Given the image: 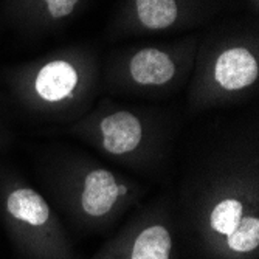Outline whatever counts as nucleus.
<instances>
[{"label":"nucleus","mask_w":259,"mask_h":259,"mask_svg":"<svg viewBox=\"0 0 259 259\" xmlns=\"http://www.w3.org/2000/svg\"><path fill=\"white\" fill-rule=\"evenodd\" d=\"M49 4V11L55 19L68 16L73 11L78 0H45Z\"/></svg>","instance_id":"obj_12"},{"label":"nucleus","mask_w":259,"mask_h":259,"mask_svg":"<svg viewBox=\"0 0 259 259\" xmlns=\"http://www.w3.org/2000/svg\"><path fill=\"white\" fill-rule=\"evenodd\" d=\"M228 245L234 251L247 253L259 245V221L256 218H244L238 227L228 234Z\"/></svg>","instance_id":"obj_9"},{"label":"nucleus","mask_w":259,"mask_h":259,"mask_svg":"<svg viewBox=\"0 0 259 259\" xmlns=\"http://www.w3.org/2000/svg\"><path fill=\"white\" fill-rule=\"evenodd\" d=\"M257 73V62L245 49H230L216 62V79L228 90H238L253 84Z\"/></svg>","instance_id":"obj_1"},{"label":"nucleus","mask_w":259,"mask_h":259,"mask_svg":"<svg viewBox=\"0 0 259 259\" xmlns=\"http://www.w3.org/2000/svg\"><path fill=\"white\" fill-rule=\"evenodd\" d=\"M171 236L160 225L146 228L138 234L131 259H169Z\"/></svg>","instance_id":"obj_6"},{"label":"nucleus","mask_w":259,"mask_h":259,"mask_svg":"<svg viewBox=\"0 0 259 259\" xmlns=\"http://www.w3.org/2000/svg\"><path fill=\"white\" fill-rule=\"evenodd\" d=\"M101 132L106 151L115 155L132 152L141 140V124L137 116L129 112H118L104 118L101 121Z\"/></svg>","instance_id":"obj_2"},{"label":"nucleus","mask_w":259,"mask_h":259,"mask_svg":"<svg viewBox=\"0 0 259 259\" xmlns=\"http://www.w3.org/2000/svg\"><path fill=\"white\" fill-rule=\"evenodd\" d=\"M131 73L138 84H164L174 73L176 67L168 55L155 49L138 52L131 61Z\"/></svg>","instance_id":"obj_4"},{"label":"nucleus","mask_w":259,"mask_h":259,"mask_svg":"<svg viewBox=\"0 0 259 259\" xmlns=\"http://www.w3.org/2000/svg\"><path fill=\"white\" fill-rule=\"evenodd\" d=\"M241 219H242V203L234 199H227L213 209L211 225H213V228L218 233L228 236L238 227Z\"/></svg>","instance_id":"obj_10"},{"label":"nucleus","mask_w":259,"mask_h":259,"mask_svg":"<svg viewBox=\"0 0 259 259\" xmlns=\"http://www.w3.org/2000/svg\"><path fill=\"white\" fill-rule=\"evenodd\" d=\"M118 197V186L116 183L106 188H84L82 193V208L90 216H104L109 213L112 205Z\"/></svg>","instance_id":"obj_8"},{"label":"nucleus","mask_w":259,"mask_h":259,"mask_svg":"<svg viewBox=\"0 0 259 259\" xmlns=\"http://www.w3.org/2000/svg\"><path fill=\"white\" fill-rule=\"evenodd\" d=\"M115 183L113 176L109 171L104 169H97V171H92L84 183V188H106Z\"/></svg>","instance_id":"obj_11"},{"label":"nucleus","mask_w":259,"mask_h":259,"mask_svg":"<svg viewBox=\"0 0 259 259\" xmlns=\"http://www.w3.org/2000/svg\"><path fill=\"white\" fill-rule=\"evenodd\" d=\"M120 194H126V186H118V196Z\"/></svg>","instance_id":"obj_13"},{"label":"nucleus","mask_w":259,"mask_h":259,"mask_svg":"<svg viewBox=\"0 0 259 259\" xmlns=\"http://www.w3.org/2000/svg\"><path fill=\"white\" fill-rule=\"evenodd\" d=\"M76 82L78 75L72 65L65 61H53L39 72L36 90L47 101H59L70 95Z\"/></svg>","instance_id":"obj_3"},{"label":"nucleus","mask_w":259,"mask_h":259,"mask_svg":"<svg viewBox=\"0 0 259 259\" xmlns=\"http://www.w3.org/2000/svg\"><path fill=\"white\" fill-rule=\"evenodd\" d=\"M138 19L151 30L169 27L177 17L174 0H137Z\"/></svg>","instance_id":"obj_7"},{"label":"nucleus","mask_w":259,"mask_h":259,"mask_svg":"<svg viewBox=\"0 0 259 259\" xmlns=\"http://www.w3.org/2000/svg\"><path fill=\"white\" fill-rule=\"evenodd\" d=\"M8 211L20 221L30 225H42L50 216L49 205L31 190H17L8 197Z\"/></svg>","instance_id":"obj_5"}]
</instances>
